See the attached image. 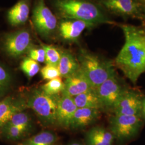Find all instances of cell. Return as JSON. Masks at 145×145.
<instances>
[{"mask_svg": "<svg viewBox=\"0 0 145 145\" xmlns=\"http://www.w3.org/2000/svg\"><path fill=\"white\" fill-rule=\"evenodd\" d=\"M120 27L125 42L115 63L125 76L135 84L145 72V29L129 25Z\"/></svg>", "mask_w": 145, "mask_h": 145, "instance_id": "1", "label": "cell"}, {"mask_svg": "<svg viewBox=\"0 0 145 145\" xmlns=\"http://www.w3.org/2000/svg\"><path fill=\"white\" fill-rule=\"evenodd\" d=\"M55 7L63 19L84 21L96 25L114 24L93 3L82 0H56Z\"/></svg>", "mask_w": 145, "mask_h": 145, "instance_id": "2", "label": "cell"}, {"mask_svg": "<svg viewBox=\"0 0 145 145\" xmlns=\"http://www.w3.org/2000/svg\"><path fill=\"white\" fill-rule=\"evenodd\" d=\"M78 60L81 70L95 89L116 73L111 61L85 50L80 51Z\"/></svg>", "mask_w": 145, "mask_h": 145, "instance_id": "3", "label": "cell"}, {"mask_svg": "<svg viewBox=\"0 0 145 145\" xmlns=\"http://www.w3.org/2000/svg\"><path fill=\"white\" fill-rule=\"evenodd\" d=\"M58 95H48L41 89H35L27 97L26 106L33 110L44 124H57V102L60 97Z\"/></svg>", "mask_w": 145, "mask_h": 145, "instance_id": "4", "label": "cell"}, {"mask_svg": "<svg viewBox=\"0 0 145 145\" xmlns=\"http://www.w3.org/2000/svg\"><path fill=\"white\" fill-rule=\"evenodd\" d=\"M144 120L140 116L116 115L111 116L109 120V130L119 142L131 140L139 134Z\"/></svg>", "mask_w": 145, "mask_h": 145, "instance_id": "5", "label": "cell"}, {"mask_svg": "<svg viewBox=\"0 0 145 145\" xmlns=\"http://www.w3.org/2000/svg\"><path fill=\"white\" fill-rule=\"evenodd\" d=\"M32 21L37 32L44 37L51 35L57 27V19L45 0H37L33 10Z\"/></svg>", "mask_w": 145, "mask_h": 145, "instance_id": "6", "label": "cell"}, {"mask_svg": "<svg viewBox=\"0 0 145 145\" xmlns=\"http://www.w3.org/2000/svg\"><path fill=\"white\" fill-rule=\"evenodd\" d=\"M115 73L96 89L104 109L112 110L125 89Z\"/></svg>", "mask_w": 145, "mask_h": 145, "instance_id": "7", "label": "cell"}, {"mask_svg": "<svg viewBox=\"0 0 145 145\" xmlns=\"http://www.w3.org/2000/svg\"><path fill=\"white\" fill-rule=\"evenodd\" d=\"M3 48L11 57H21L32 48L30 33L23 29L7 35L3 40Z\"/></svg>", "mask_w": 145, "mask_h": 145, "instance_id": "8", "label": "cell"}, {"mask_svg": "<svg viewBox=\"0 0 145 145\" xmlns=\"http://www.w3.org/2000/svg\"><path fill=\"white\" fill-rule=\"evenodd\" d=\"M143 98L135 91L126 89L112 110L116 115L141 116Z\"/></svg>", "mask_w": 145, "mask_h": 145, "instance_id": "9", "label": "cell"}, {"mask_svg": "<svg viewBox=\"0 0 145 145\" xmlns=\"http://www.w3.org/2000/svg\"><path fill=\"white\" fill-rule=\"evenodd\" d=\"M95 25L84 21L63 19L59 24V31L61 37L68 41H75L87 28Z\"/></svg>", "mask_w": 145, "mask_h": 145, "instance_id": "10", "label": "cell"}, {"mask_svg": "<svg viewBox=\"0 0 145 145\" xmlns=\"http://www.w3.org/2000/svg\"><path fill=\"white\" fill-rule=\"evenodd\" d=\"M64 83L65 89L62 93L72 97L86 92L93 88L80 68L76 72L66 78Z\"/></svg>", "mask_w": 145, "mask_h": 145, "instance_id": "11", "label": "cell"}, {"mask_svg": "<svg viewBox=\"0 0 145 145\" xmlns=\"http://www.w3.org/2000/svg\"><path fill=\"white\" fill-rule=\"evenodd\" d=\"M78 108L72 97L62 93L57 102V124L69 128L74 113Z\"/></svg>", "mask_w": 145, "mask_h": 145, "instance_id": "12", "label": "cell"}, {"mask_svg": "<svg viewBox=\"0 0 145 145\" xmlns=\"http://www.w3.org/2000/svg\"><path fill=\"white\" fill-rule=\"evenodd\" d=\"M102 3L108 10L118 15L135 16L140 12L135 0H103Z\"/></svg>", "mask_w": 145, "mask_h": 145, "instance_id": "13", "label": "cell"}, {"mask_svg": "<svg viewBox=\"0 0 145 145\" xmlns=\"http://www.w3.org/2000/svg\"><path fill=\"white\" fill-rule=\"evenodd\" d=\"M100 110L92 108H78L71 120L70 128L82 129L92 124L99 119Z\"/></svg>", "mask_w": 145, "mask_h": 145, "instance_id": "14", "label": "cell"}, {"mask_svg": "<svg viewBox=\"0 0 145 145\" xmlns=\"http://www.w3.org/2000/svg\"><path fill=\"white\" fill-rule=\"evenodd\" d=\"M26 108L24 101H15L9 97L0 102V128L8 123L14 114Z\"/></svg>", "mask_w": 145, "mask_h": 145, "instance_id": "15", "label": "cell"}, {"mask_svg": "<svg viewBox=\"0 0 145 145\" xmlns=\"http://www.w3.org/2000/svg\"><path fill=\"white\" fill-rule=\"evenodd\" d=\"M29 14V0H20L8 11V20L12 26H18L26 23Z\"/></svg>", "mask_w": 145, "mask_h": 145, "instance_id": "16", "label": "cell"}, {"mask_svg": "<svg viewBox=\"0 0 145 145\" xmlns=\"http://www.w3.org/2000/svg\"><path fill=\"white\" fill-rule=\"evenodd\" d=\"M114 140V136L110 131L102 127H93L86 135L87 145H112Z\"/></svg>", "mask_w": 145, "mask_h": 145, "instance_id": "17", "label": "cell"}, {"mask_svg": "<svg viewBox=\"0 0 145 145\" xmlns=\"http://www.w3.org/2000/svg\"><path fill=\"white\" fill-rule=\"evenodd\" d=\"M72 99L78 108L104 109L97 91L93 88L73 97Z\"/></svg>", "mask_w": 145, "mask_h": 145, "instance_id": "18", "label": "cell"}, {"mask_svg": "<svg viewBox=\"0 0 145 145\" xmlns=\"http://www.w3.org/2000/svg\"><path fill=\"white\" fill-rule=\"evenodd\" d=\"M61 77L66 78L76 72L80 68L78 59L71 52H61V57L57 66Z\"/></svg>", "mask_w": 145, "mask_h": 145, "instance_id": "19", "label": "cell"}, {"mask_svg": "<svg viewBox=\"0 0 145 145\" xmlns=\"http://www.w3.org/2000/svg\"><path fill=\"white\" fill-rule=\"evenodd\" d=\"M56 135L51 132H42L24 140L20 145H55Z\"/></svg>", "mask_w": 145, "mask_h": 145, "instance_id": "20", "label": "cell"}, {"mask_svg": "<svg viewBox=\"0 0 145 145\" xmlns=\"http://www.w3.org/2000/svg\"><path fill=\"white\" fill-rule=\"evenodd\" d=\"M65 89V83L60 77L49 80L42 86L41 90L48 95L54 96L62 93Z\"/></svg>", "mask_w": 145, "mask_h": 145, "instance_id": "21", "label": "cell"}, {"mask_svg": "<svg viewBox=\"0 0 145 145\" xmlns=\"http://www.w3.org/2000/svg\"><path fill=\"white\" fill-rule=\"evenodd\" d=\"M7 124L18 127L27 132L31 127V119L27 114L21 111L14 114Z\"/></svg>", "mask_w": 145, "mask_h": 145, "instance_id": "22", "label": "cell"}, {"mask_svg": "<svg viewBox=\"0 0 145 145\" xmlns=\"http://www.w3.org/2000/svg\"><path fill=\"white\" fill-rule=\"evenodd\" d=\"M42 47L45 52L46 64L57 66L60 61L61 52L52 45L42 44Z\"/></svg>", "mask_w": 145, "mask_h": 145, "instance_id": "23", "label": "cell"}, {"mask_svg": "<svg viewBox=\"0 0 145 145\" xmlns=\"http://www.w3.org/2000/svg\"><path fill=\"white\" fill-rule=\"evenodd\" d=\"M21 69L29 78L36 75L40 71V66L38 62L30 57H25L21 62Z\"/></svg>", "mask_w": 145, "mask_h": 145, "instance_id": "24", "label": "cell"}, {"mask_svg": "<svg viewBox=\"0 0 145 145\" xmlns=\"http://www.w3.org/2000/svg\"><path fill=\"white\" fill-rule=\"evenodd\" d=\"M6 136L11 140H16L21 139L25 134L26 131L11 125L6 124L3 127Z\"/></svg>", "mask_w": 145, "mask_h": 145, "instance_id": "25", "label": "cell"}, {"mask_svg": "<svg viewBox=\"0 0 145 145\" xmlns=\"http://www.w3.org/2000/svg\"><path fill=\"white\" fill-rule=\"evenodd\" d=\"M40 72L42 78L45 80H51L61 76L57 66L50 65H46L42 68Z\"/></svg>", "mask_w": 145, "mask_h": 145, "instance_id": "26", "label": "cell"}, {"mask_svg": "<svg viewBox=\"0 0 145 145\" xmlns=\"http://www.w3.org/2000/svg\"><path fill=\"white\" fill-rule=\"evenodd\" d=\"M29 57L38 62H45V52L42 48H31L28 51Z\"/></svg>", "mask_w": 145, "mask_h": 145, "instance_id": "27", "label": "cell"}, {"mask_svg": "<svg viewBox=\"0 0 145 145\" xmlns=\"http://www.w3.org/2000/svg\"><path fill=\"white\" fill-rule=\"evenodd\" d=\"M10 77L5 69L0 66V90L7 88L9 84Z\"/></svg>", "mask_w": 145, "mask_h": 145, "instance_id": "28", "label": "cell"}, {"mask_svg": "<svg viewBox=\"0 0 145 145\" xmlns=\"http://www.w3.org/2000/svg\"><path fill=\"white\" fill-rule=\"evenodd\" d=\"M141 117L144 120H145V97L142 99L141 111Z\"/></svg>", "mask_w": 145, "mask_h": 145, "instance_id": "29", "label": "cell"}, {"mask_svg": "<svg viewBox=\"0 0 145 145\" xmlns=\"http://www.w3.org/2000/svg\"><path fill=\"white\" fill-rule=\"evenodd\" d=\"M69 145H82V144H78V143H72V144H70Z\"/></svg>", "mask_w": 145, "mask_h": 145, "instance_id": "30", "label": "cell"}, {"mask_svg": "<svg viewBox=\"0 0 145 145\" xmlns=\"http://www.w3.org/2000/svg\"><path fill=\"white\" fill-rule=\"evenodd\" d=\"M135 1H139V2H142V3H145V0H135Z\"/></svg>", "mask_w": 145, "mask_h": 145, "instance_id": "31", "label": "cell"}]
</instances>
